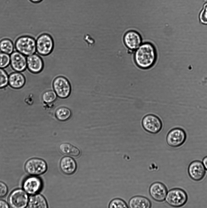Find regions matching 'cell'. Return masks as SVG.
<instances>
[{"label": "cell", "instance_id": "cell-1", "mask_svg": "<svg viewBox=\"0 0 207 208\" xmlns=\"http://www.w3.org/2000/svg\"><path fill=\"white\" fill-rule=\"evenodd\" d=\"M157 54L153 45L149 42L142 44L134 52V60L141 69H146L154 64Z\"/></svg>", "mask_w": 207, "mask_h": 208}, {"label": "cell", "instance_id": "cell-2", "mask_svg": "<svg viewBox=\"0 0 207 208\" xmlns=\"http://www.w3.org/2000/svg\"><path fill=\"white\" fill-rule=\"evenodd\" d=\"M15 50L26 56L35 54L36 51V40L29 36H23L16 40Z\"/></svg>", "mask_w": 207, "mask_h": 208}, {"label": "cell", "instance_id": "cell-3", "mask_svg": "<svg viewBox=\"0 0 207 208\" xmlns=\"http://www.w3.org/2000/svg\"><path fill=\"white\" fill-rule=\"evenodd\" d=\"M188 195L186 192L180 188H174L168 192L165 199L167 203L174 207L183 206L188 200Z\"/></svg>", "mask_w": 207, "mask_h": 208}, {"label": "cell", "instance_id": "cell-4", "mask_svg": "<svg viewBox=\"0 0 207 208\" xmlns=\"http://www.w3.org/2000/svg\"><path fill=\"white\" fill-rule=\"evenodd\" d=\"M36 52L43 55L47 56L52 51L54 42L51 36L44 33L41 34L36 40Z\"/></svg>", "mask_w": 207, "mask_h": 208}, {"label": "cell", "instance_id": "cell-5", "mask_svg": "<svg viewBox=\"0 0 207 208\" xmlns=\"http://www.w3.org/2000/svg\"><path fill=\"white\" fill-rule=\"evenodd\" d=\"M29 197L27 193L21 189L13 191L9 195L8 202L9 205L14 208H24L28 205Z\"/></svg>", "mask_w": 207, "mask_h": 208}, {"label": "cell", "instance_id": "cell-6", "mask_svg": "<svg viewBox=\"0 0 207 208\" xmlns=\"http://www.w3.org/2000/svg\"><path fill=\"white\" fill-rule=\"evenodd\" d=\"M25 168L29 174L35 176L45 173L47 170V166L44 160L36 158L29 160L25 164Z\"/></svg>", "mask_w": 207, "mask_h": 208}, {"label": "cell", "instance_id": "cell-7", "mask_svg": "<svg viewBox=\"0 0 207 208\" xmlns=\"http://www.w3.org/2000/svg\"><path fill=\"white\" fill-rule=\"evenodd\" d=\"M53 87L57 95L61 98H66L70 95L71 86L68 80L63 76L56 77L53 83Z\"/></svg>", "mask_w": 207, "mask_h": 208}, {"label": "cell", "instance_id": "cell-8", "mask_svg": "<svg viewBox=\"0 0 207 208\" xmlns=\"http://www.w3.org/2000/svg\"><path fill=\"white\" fill-rule=\"evenodd\" d=\"M186 134L185 131L180 128H175L171 129L168 133L166 140L170 146L178 147L182 145L185 142Z\"/></svg>", "mask_w": 207, "mask_h": 208}, {"label": "cell", "instance_id": "cell-9", "mask_svg": "<svg viewBox=\"0 0 207 208\" xmlns=\"http://www.w3.org/2000/svg\"><path fill=\"white\" fill-rule=\"evenodd\" d=\"M142 124L144 129L151 134H156L159 132L162 127V123L157 116L149 114L143 118Z\"/></svg>", "mask_w": 207, "mask_h": 208}, {"label": "cell", "instance_id": "cell-10", "mask_svg": "<svg viewBox=\"0 0 207 208\" xmlns=\"http://www.w3.org/2000/svg\"><path fill=\"white\" fill-rule=\"evenodd\" d=\"M188 172L192 180L199 181L205 177L206 171L202 163L199 160H195L189 164Z\"/></svg>", "mask_w": 207, "mask_h": 208}, {"label": "cell", "instance_id": "cell-11", "mask_svg": "<svg viewBox=\"0 0 207 208\" xmlns=\"http://www.w3.org/2000/svg\"><path fill=\"white\" fill-rule=\"evenodd\" d=\"M124 44L129 49L134 51L142 44V39L139 33L130 30L126 33L123 38Z\"/></svg>", "mask_w": 207, "mask_h": 208}, {"label": "cell", "instance_id": "cell-12", "mask_svg": "<svg viewBox=\"0 0 207 208\" xmlns=\"http://www.w3.org/2000/svg\"><path fill=\"white\" fill-rule=\"evenodd\" d=\"M168 190L163 183L156 182L152 183L149 189V194L151 198L157 202H161L165 199Z\"/></svg>", "mask_w": 207, "mask_h": 208}, {"label": "cell", "instance_id": "cell-13", "mask_svg": "<svg viewBox=\"0 0 207 208\" xmlns=\"http://www.w3.org/2000/svg\"><path fill=\"white\" fill-rule=\"evenodd\" d=\"M42 185L41 179L33 176L28 177L24 180L22 187L27 193L32 195L37 193L40 190Z\"/></svg>", "mask_w": 207, "mask_h": 208}, {"label": "cell", "instance_id": "cell-14", "mask_svg": "<svg viewBox=\"0 0 207 208\" xmlns=\"http://www.w3.org/2000/svg\"><path fill=\"white\" fill-rule=\"evenodd\" d=\"M10 64L15 71L21 72L27 68L26 56L15 50L10 55Z\"/></svg>", "mask_w": 207, "mask_h": 208}, {"label": "cell", "instance_id": "cell-15", "mask_svg": "<svg viewBox=\"0 0 207 208\" xmlns=\"http://www.w3.org/2000/svg\"><path fill=\"white\" fill-rule=\"evenodd\" d=\"M27 68L31 72L38 73L44 67V62L42 58L36 52L26 57Z\"/></svg>", "mask_w": 207, "mask_h": 208}, {"label": "cell", "instance_id": "cell-16", "mask_svg": "<svg viewBox=\"0 0 207 208\" xmlns=\"http://www.w3.org/2000/svg\"><path fill=\"white\" fill-rule=\"evenodd\" d=\"M59 166L61 171L65 174L68 175L73 174L77 168L75 160L69 156H65L61 159Z\"/></svg>", "mask_w": 207, "mask_h": 208}, {"label": "cell", "instance_id": "cell-17", "mask_svg": "<svg viewBox=\"0 0 207 208\" xmlns=\"http://www.w3.org/2000/svg\"><path fill=\"white\" fill-rule=\"evenodd\" d=\"M131 208H150L151 204L147 198L141 196H136L132 197L128 203Z\"/></svg>", "mask_w": 207, "mask_h": 208}, {"label": "cell", "instance_id": "cell-18", "mask_svg": "<svg viewBox=\"0 0 207 208\" xmlns=\"http://www.w3.org/2000/svg\"><path fill=\"white\" fill-rule=\"evenodd\" d=\"M25 83V77L20 72L15 71L9 75L8 83L13 88H21L24 86Z\"/></svg>", "mask_w": 207, "mask_h": 208}, {"label": "cell", "instance_id": "cell-19", "mask_svg": "<svg viewBox=\"0 0 207 208\" xmlns=\"http://www.w3.org/2000/svg\"><path fill=\"white\" fill-rule=\"evenodd\" d=\"M28 207L30 208H47V203L45 198L40 194L32 195L29 198Z\"/></svg>", "mask_w": 207, "mask_h": 208}, {"label": "cell", "instance_id": "cell-20", "mask_svg": "<svg viewBox=\"0 0 207 208\" xmlns=\"http://www.w3.org/2000/svg\"><path fill=\"white\" fill-rule=\"evenodd\" d=\"M59 148L60 152L63 154L71 156L78 157L80 154V151L77 148L68 143L61 144Z\"/></svg>", "mask_w": 207, "mask_h": 208}, {"label": "cell", "instance_id": "cell-21", "mask_svg": "<svg viewBox=\"0 0 207 208\" xmlns=\"http://www.w3.org/2000/svg\"><path fill=\"white\" fill-rule=\"evenodd\" d=\"M0 50L1 52L10 55L16 50L15 44L12 40L8 38H4L0 41Z\"/></svg>", "mask_w": 207, "mask_h": 208}, {"label": "cell", "instance_id": "cell-22", "mask_svg": "<svg viewBox=\"0 0 207 208\" xmlns=\"http://www.w3.org/2000/svg\"><path fill=\"white\" fill-rule=\"evenodd\" d=\"M71 110L68 108L61 107L58 108L55 112V116L59 120L61 121H66L71 116Z\"/></svg>", "mask_w": 207, "mask_h": 208}, {"label": "cell", "instance_id": "cell-23", "mask_svg": "<svg viewBox=\"0 0 207 208\" xmlns=\"http://www.w3.org/2000/svg\"><path fill=\"white\" fill-rule=\"evenodd\" d=\"M57 96L55 91L51 90H48L42 94V99L46 103H51L55 100Z\"/></svg>", "mask_w": 207, "mask_h": 208}, {"label": "cell", "instance_id": "cell-24", "mask_svg": "<svg viewBox=\"0 0 207 208\" xmlns=\"http://www.w3.org/2000/svg\"><path fill=\"white\" fill-rule=\"evenodd\" d=\"M129 207L126 203L120 198H115L112 200L109 205L110 208H127Z\"/></svg>", "mask_w": 207, "mask_h": 208}, {"label": "cell", "instance_id": "cell-25", "mask_svg": "<svg viewBox=\"0 0 207 208\" xmlns=\"http://www.w3.org/2000/svg\"><path fill=\"white\" fill-rule=\"evenodd\" d=\"M10 55L0 52V68H5L10 64Z\"/></svg>", "mask_w": 207, "mask_h": 208}, {"label": "cell", "instance_id": "cell-26", "mask_svg": "<svg viewBox=\"0 0 207 208\" xmlns=\"http://www.w3.org/2000/svg\"><path fill=\"white\" fill-rule=\"evenodd\" d=\"M8 76L3 69L0 68V88H4L8 85Z\"/></svg>", "mask_w": 207, "mask_h": 208}, {"label": "cell", "instance_id": "cell-27", "mask_svg": "<svg viewBox=\"0 0 207 208\" xmlns=\"http://www.w3.org/2000/svg\"><path fill=\"white\" fill-rule=\"evenodd\" d=\"M199 19L202 23L207 25V2L204 5L200 13Z\"/></svg>", "mask_w": 207, "mask_h": 208}, {"label": "cell", "instance_id": "cell-28", "mask_svg": "<svg viewBox=\"0 0 207 208\" xmlns=\"http://www.w3.org/2000/svg\"><path fill=\"white\" fill-rule=\"evenodd\" d=\"M8 191V187L4 182L0 181V198L5 196Z\"/></svg>", "mask_w": 207, "mask_h": 208}, {"label": "cell", "instance_id": "cell-29", "mask_svg": "<svg viewBox=\"0 0 207 208\" xmlns=\"http://www.w3.org/2000/svg\"><path fill=\"white\" fill-rule=\"evenodd\" d=\"M3 69L8 76L11 73L15 72L12 67L10 64Z\"/></svg>", "mask_w": 207, "mask_h": 208}, {"label": "cell", "instance_id": "cell-30", "mask_svg": "<svg viewBox=\"0 0 207 208\" xmlns=\"http://www.w3.org/2000/svg\"><path fill=\"white\" fill-rule=\"evenodd\" d=\"M9 207V205L5 201L0 200V208H8Z\"/></svg>", "mask_w": 207, "mask_h": 208}, {"label": "cell", "instance_id": "cell-31", "mask_svg": "<svg viewBox=\"0 0 207 208\" xmlns=\"http://www.w3.org/2000/svg\"><path fill=\"white\" fill-rule=\"evenodd\" d=\"M202 163L205 169L207 171V156L205 157L203 159Z\"/></svg>", "mask_w": 207, "mask_h": 208}, {"label": "cell", "instance_id": "cell-32", "mask_svg": "<svg viewBox=\"0 0 207 208\" xmlns=\"http://www.w3.org/2000/svg\"><path fill=\"white\" fill-rule=\"evenodd\" d=\"M31 2L34 3H38L41 2L42 0H29Z\"/></svg>", "mask_w": 207, "mask_h": 208}]
</instances>
